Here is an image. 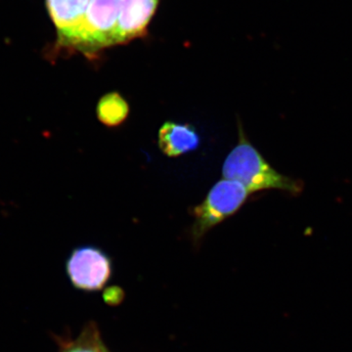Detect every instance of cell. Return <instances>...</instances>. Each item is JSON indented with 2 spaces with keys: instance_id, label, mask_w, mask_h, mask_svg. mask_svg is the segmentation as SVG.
I'll list each match as a JSON object with an SVG mask.
<instances>
[{
  "instance_id": "6da1fadb",
  "label": "cell",
  "mask_w": 352,
  "mask_h": 352,
  "mask_svg": "<svg viewBox=\"0 0 352 352\" xmlns=\"http://www.w3.org/2000/svg\"><path fill=\"white\" fill-rule=\"evenodd\" d=\"M238 143L227 155L222 166V176L244 185L250 193L279 190L292 195H300L302 180L289 177L275 170L245 135L244 127L238 124Z\"/></svg>"
},
{
  "instance_id": "7a4b0ae2",
  "label": "cell",
  "mask_w": 352,
  "mask_h": 352,
  "mask_svg": "<svg viewBox=\"0 0 352 352\" xmlns=\"http://www.w3.org/2000/svg\"><path fill=\"white\" fill-rule=\"evenodd\" d=\"M250 194L244 185L235 180L223 178L215 183L200 205L192 210L194 217L190 229L192 242L200 244L212 228L237 214Z\"/></svg>"
},
{
  "instance_id": "3957f363",
  "label": "cell",
  "mask_w": 352,
  "mask_h": 352,
  "mask_svg": "<svg viewBox=\"0 0 352 352\" xmlns=\"http://www.w3.org/2000/svg\"><path fill=\"white\" fill-rule=\"evenodd\" d=\"M120 0H91L85 20L66 47L94 55L115 45Z\"/></svg>"
},
{
  "instance_id": "277c9868",
  "label": "cell",
  "mask_w": 352,
  "mask_h": 352,
  "mask_svg": "<svg viewBox=\"0 0 352 352\" xmlns=\"http://www.w3.org/2000/svg\"><path fill=\"white\" fill-rule=\"evenodd\" d=\"M112 258L94 245H82L71 252L66 261V273L74 288L85 293H97L113 277Z\"/></svg>"
},
{
  "instance_id": "5b68a950",
  "label": "cell",
  "mask_w": 352,
  "mask_h": 352,
  "mask_svg": "<svg viewBox=\"0 0 352 352\" xmlns=\"http://www.w3.org/2000/svg\"><path fill=\"white\" fill-rule=\"evenodd\" d=\"M159 0H120V14L113 44L140 38L156 12Z\"/></svg>"
},
{
  "instance_id": "8992f818",
  "label": "cell",
  "mask_w": 352,
  "mask_h": 352,
  "mask_svg": "<svg viewBox=\"0 0 352 352\" xmlns=\"http://www.w3.org/2000/svg\"><path fill=\"white\" fill-rule=\"evenodd\" d=\"M91 0H47L48 12L61 45L67 46L80 29Z\"/></svg>"
},
{
  "instance_id": "52a82bcc",
  "label": "cell",
  "mask_w": 352,
  "mask_h": 352,
  "mask_svg": "<svg viewBox=\"0 0 352 352\" xmlns=\"http://www.w3.org/2000/svg\"><path fill=\"white\" fill-rule=\"evenodd\" d=\"M201 138L189 124L168 120L157 131V146L164 156L177 157L198 149Z\"/></svg>"
},
{
  "instance_id": "ba28073f",
  "label": "cell",
  "mask_w": 352,
  "mask_h": 352,
  "mask_svg": "<svg viewBox=\"0 0 352 352\" xmlns=\"http://www.w3.org/2000/svg\"><path fill=\"white\" fill-rule=\"evenodd\" d=\"M58 352H111L102 338L100 329L88 322L76 337L58 338Z\"/></svg>"
},
{
  "instance_id": "9c48e42d",
  "label": "cell",
  "mask_w": 352,
  "mask_h": 352,
  "mask_svg": "<svg viewBox=\"0 0 352 352\" xmlns=\"http://www.w3.org/2000/svg\"><path fill=\"white\" fill-rule=\"evenodd\" d=\"M129 113L131 106L120 92H108L97 102V119L109 129L122 126L129 118Z\"/></svg>"
}]
</instances>
